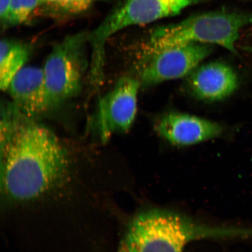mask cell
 <instances>
[{"label": "cell", "mask_w": 252, "mask_h": 252, "mask_svg": "<svg viewBox=\"0 0 252 252\" xmlns=\"http://www.w3.org/2000/svg\"><path fill=\"white\" fill-rule=\"evenodd\" d=\"M0 144L5 191L12 199H37L67 175L70 158L58 136L11 102L1 103Z\"/></svg>", "instance_id": "6da1fadb"}, {"label": "cell", "mask_w": 252, "mask_h": 252, "mask_svg": "<svg viewBox=\"0 0 252 252\" xmlns=\"http://www.w3.org/2000/svg\"><path fill=\"white\" fill-rule=\"evenodd\" d=\"M252 25V11L218 9L190 16L160 25L151 31L145 47L146 56L191 43L216 45L234 54L241 31Z\"/></svg>", "instance_id": "7a4b0ae2"}, {"label": "cell", "mask_w": 252, "mask_h": 252, "mask_svg": "<svg viewBox=\"0 0 252 252\" xmlns=\"http://www.w3.org/2000/svg\"><path fill=\"white\" fill-rule=\"evenodd\" d=\"M233 234L230 229L201 224L178 213L153 209L141 212L131 220L125 245L130 252H184L194 240Z\"/></svg>", "instance_id": "3957f363"}, {"label": "cell", "mask_w": 252, "mask_h": 252, "mask_svg": "<svg viewBox=\"0 0 252 252\" xmlns=\"http://www.w3.org/2000/svg\"><path fill=\"white\" fill-rule=\"evenodd\" d=\"M89 33L65 37L53 47L43 70L50 110L61 108L80 94L90 63L87 56Z\"/></svg>", "instance_id": "277c9868"}, {"label": "cell", "mask_w": 252, "mask_h": 252, "mask_svg": "<svg viewBox=\"0 0 252 252\" xmlns=\"http://www.w3.org/2000/svg\"><path fill=\"white\" fill-rule=\"evenodd\" d=\"M207 1L210 0H124L90 33L91 49L96 54H103L106 40L120 31L175 17L186 9Z\"/></svg>", "instance_id": "5b68a950"}, {"label": "cell", "mask_w": 252, "mask_h": 252, "mask_svg": "<svg viewBox=\"0 0 252 252\" xmlns=\"http://www.w3.org/2000/svg\"><path fill=\"white\" fill-rule=\"evenodd\" d=\"M141 85L133 77L120 79L111 90L99 99L95 111L88 122V131L103 143L113 134L130 130L137 114Z\"/></svg>", "instance_id": "8992f818"}, {"label": "cell", "mask_w": 252, "mask_h": 252, "mask_svg": "<svg viewBox=\"0 0 252 252\" xmlns=\"http://www.w3.org/2000/svg\"><path fill=\"white\" fill-rule=\"evenodd\" d=\"M212 46L188 43L146 56L147 62L141 71V84L154 86L190 74L211 54Z\"/></svg>", "instance_id": "52a82bcc"}, {"label": "cell", "mask_w": 252, "mask_h": 252, "mask_svg": "<svg viewBox=\"0 0 252 252\" xmlns=\"http://www.w3.org/2000/svg\"><path fill=\"white\" fill-rule=\"evenodd\" d=\"M157 133L176 146H191L220 136L223 130L216 122L197 116L172 112L160 117L156 123Z\"/></svg>", "instance_id": "ba28073f"}, {"label": "cell", "mask_w": 252, "mask_h": 252, "mask_svg": "<svg viewBox=\"0 0 252 252\" xmlns=\"http://www.w3.org/2000/svg\"><path fill=\"white\" fill-rule=\"evenodd\" d=\"M11 102L28 117L50 111L43 68L25 67L12 79L7 91Z\"/></svg>", "instance_id": "9c48e42d"}, {"label": "cell", "mask_w": 252, "mask_h": 252, "mask_svg": "<svg viewBox=\"0 0 252 252\" xmlns=\"http://www.w3.org/2000/svg\"><path fill=\"white\" fill-rule=\"evenodd\" d=\"M189 87L194 95L207 101H219L231 95L237 90V75L224 63H207L190 74Z\"/></svg>", "instance_id": "30bf717a"}, {"label": "cell", "mask_w": 252, "mask_h": 252, "mask_svg": "<svg viewBox=\"0 0 252 252\" xmlns=\"http://www.w3.org/2000/svg\"><path fill=\"white\" fill-rule=\"evenodd\" d=\"M32 47L29 44L4 39L0 43V88L7 91L12 79L29 61Z\"/></svg>", "instance_id": "8fae6325"}, {"label": "cell", "mask_w": 252, "mask_h": 252, "mask_svg": "<svg viewBox=\"0 0 252 252\" xmlns=\"http://www.w3.org/2000/svg\"><path fill=\"white\" fill-rule=\"evenodd\" d=\"M41 5V0H12L4 26L15 27L23 24Z\"/></svg>", "instance_id": "7c38bea8"}, {"label": "cell", "mask_w": 252, "mask_h": 252, "mask_svg": "<svg viewBox=\"0 0 252 252\" xmlns=\"http://www.w3.org/2000/svg\"><path fill=\"white\" fill-rule=\"evenodd\" d=\"M97 0H41L42 5H46L56 10L67 14H78L89 9Z\"/></svg>", "instance_id": "4fadbf2b"}, {"label": "cell", "mask_w": 252, "mask_h": 252, "mask_svg": "<svg viewBox=\"0 0 252 252\" xmlns=\"http://www.w3.org/2000/svg\"><path fill=\"white\" fill-rule=\"evenodd\" d=\"M12 0H0V18L2 23L7 20L9 6Z\"/></svg>", "instance_id": "5bb4252c"}, {"label": "cell", "mask_w": 252, "mask_h": 252, "mask_svg": "<svg viewBox=\"0 0 252 252\" xmlns=\"http://www.w3.org/2000/svg\"><path fill=\"white\" fill-rule=\"evenodd\" d=\"M118 252H130L128 250V249L127 247H126V246L125 244H122L121 247H120L119 250Z\"/></svg>", "instance_id": "9a60e30c"}]
</instances>
